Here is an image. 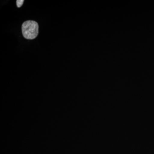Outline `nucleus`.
<instances>
[{
  "label": "nucleus",
  "mask_w": 154,
  "mask_h": 154,
  "mask_svg": "<svg viewBox=\"0 0 154 154\" xmlns=\"http://www.w3.org/2000/svg\"><path fill=\"white\" fill-rule=\"evenodd\" d=\"M24 1L23 0H17V5L18 8H20L22 7L24 3Z\"/></svg>",
  "instance_id": "f03ea898"
},
{
  "label": "nucleus",
  "mask_w": 154,
  "mask_h": 154,
  "mask_svg": "<svg viewBox=\"0 0 154 154\" xmlns=\"http://www.w3.org/2000/svg\"><path fill=\"white\" fill-rule=\"evenodd\" d=\"M22 30L23 36L26 39H34L38 35V24L33 20H28L22 24Z\"/></svg>",
  "instance_id": "f257e3e1"
}]
</instances>
